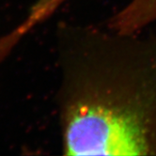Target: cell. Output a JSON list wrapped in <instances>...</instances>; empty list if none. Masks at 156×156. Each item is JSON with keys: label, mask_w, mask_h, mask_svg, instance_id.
<instances>
[{"label": "cell", "mask_w": 156, "mask_h": 156, "mask_svg": "<svg viewBox=\"0 0 156 156\" xmlns=\"http://www.w3.org/2000/svg\"><path fill=\"white\" fill-rule=\"evenodd\" d=\"M58 27L64 154L156 156V34Z\"/></svg>", "instance_id": "obj_1"}, {"label": "cell", "mask_w": 156, "mask_h": 156, "mask_svg": "<svg viewBox=\"0 0 156 156\" xmlns=\"http://www.w3.org/2000/svg\"><path fill=\"white\" fill-rule=\"evenodd\" d=\"M156 22V0H129L110 18L107 26L123 33L144 31Z\"/></svg>", "instance_id": "obj_2"}, {"label": "cell", "mask_w": 156, "mask_h": 156, "mask_svg": "<svg viewBox=\"0 0 156 156\" xmlns=\"http://www.w3.org/2000/svg\"><path fill=\"white\" fill-rule=\"evenodd\" d=\"M64 0H36L31 7L29 15L26 21L23 25L15 30V35L18 37L21 36V34H24L28 27L34 26L36 23H39L42 19L46 18Z\"/></svg>", "instance_id": "obj_3"}]
</instances>
